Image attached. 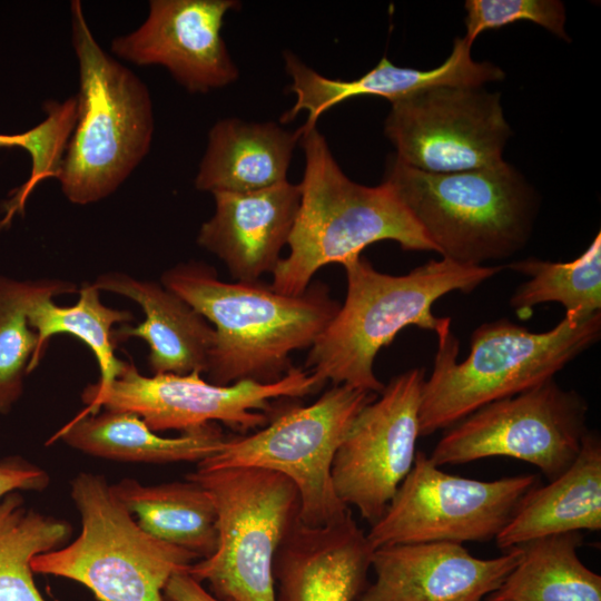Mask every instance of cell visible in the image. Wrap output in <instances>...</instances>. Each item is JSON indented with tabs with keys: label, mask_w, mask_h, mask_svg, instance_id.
Masks as SVG:
<instances>
[{
	"label": "cell",
	"mask_w": 601,
	"mask_h": 601,
	"mask_svg": "<svg viewBox=\"0 0 601 601\" xmlns=\"http://www.w3.org/2000/svg\"><path fill=\"white\" fill-rule=\"evenodd\" d=\"M161 284L214 325L206 373L208 382L223 386L280 380L292 367L290 353L311 347L341 307L322 282L288 296L260 280H220L199 262L168 269Z\"/></svg>",
	"instance_id": "1"
},
{
	"label": "cell",
	"mask_w": 601,
	"mask_h": 601,
	"mask_svg": "<svg viewBox=\"0 0 601 601\" xmlns=\"http://www.w3.org/2000/svg\"><path fill=\"white\" fill-rule=\"evenodd\" d=\"M343 266L345 302L309 347L305 367L317 375L322 387L331 381L377 395L385 386L374 373L381 348L408 326L442 336L451 329V318L435 316L433 304L452 292L472 293L505 269L441 258L395 276L378 272L362 256Z\"/></svg>",
	"instance_id": "2"
},
{
	"label": "cell",
	"mask_w": 601,
	"mask_h": 601,
	"mask_svg": "<svg viewBox=\"0 0 601 601\" xmlns=\"http://www.w3.org/2000/svg\"><path fill=\"white\" fill-rule=\"evenodd\" d=\"M305 156L300 203L288 239L289 253L273 274L270 286L297 296L314 274L329 264L345 265L380 240L405 250H433L414 217L385 184L368 187L351 180L333 157L316 126L297 129Z\"/></svg>",
	"instance_id": "3"
},
{
	"label": "cell",
	"mask_w": 601,
	"mask_h": 601,
	"mask_svg": "<svg viewBox=\"0 0 601 601\" xmlns=\"http://www.w3.org/2000/svg\"><path fill=\"white\" fill-rule=\"evenodd\" d=\"M600 338L601 312L584 318L565 315L541 333L501 318L473 331L469 355L459 362L460 343L450 329L437 337L433 370L422 387L420 436L554 378Z\"/></svg>",
	"instance_id": "4"
},
{
	"label": "cell",
	"mask_w": 601,
	"mask_h": 601,
	"mask_svg": "<svg viewBox=\"0 0 601 601\" xmlns=\"http://www.w3.org/2000/svg\"><path fill=\"white\" fill-rule=\"evenodd\" d=\"M78 116L59 174L62 194L89 205L114 194L148 155L155 131L146 83L97 41L82 3H70Z\"/></svg>",
	"instance_id": "5"
},
{
	"label": "cell",
	"mask_w": 601,
	"mask_h": 601,
	"mask_svg": "<svg viewBox=\"0 0 601 601\" xmlns=\"http://www.w3.org/2000/svg\"><path fill=\"white\" fill-rule=\"evenodd\" d=\"M383 184L442 258L469 266L503 260L523 249L540 205L534 188L504 160L481 169L432 174L392 156Z\"/></svg>",
	"instance_id": "6"
},
{
	"label": "cell",
	"mask_w": 601,
	"mask_h": 601,
	"mask_svg": "<svg viewBox=\"0 0 601 601\" xmlns=\"http://www.w3.org/2000/svg\"><path fill=\"white\" fill-rule=\"evenodd\" d=\"M70 495L80 515V533L75 541L35 556L33 573L81 583L98 601H164L168 580L199 560L141 529L105 476L78 473Z\"/></svg>",
	"instance_id": "7"
},
{
	"label": "cell",
	"mask_w": 601,
	"mask_h": 601,
	"mask_svg": "<svg viewBox=\"0 0 601 601\" xmlns=\"http://www.w3.org/2000/svg\"><path fill=\"white\" fill-rule=\"evenodd\" d=\"M186 479L200 484L217 511L218 545L186 570L229 601H276L274 560L300 521V496L285 475L267 469L197 467Z\"/></svg>",
	"instance_id": "8"
},
{
	"label": "cell",
	"mask_w": 601,
	"mask_h": 601,
	"mask_svg": "<svg viewBox=\"0 0 601 601\" xmlns=\"http://www.w3.org/2000/svg\"><path fill=\"white\" fill-rule=\"evenodd\" d=\"M376 396L345 384L334 385L314 403L284 411L253 434L233 435L197 467L252 466L278 472L299 492L300 522L326 525L351 510L333 486L335 453L356 415Z\"/></svg>",
	"instance_id": "9"
},
{
	"label": "cell",
	"mask_w": 601,
	"mask_h": 601,
	"mask_svg": "<svg viewBox=\"0 0 601 601\" xmlns=\"http://www.w3.org/2000/svg\"><path fill=\"white\" fill-rule=\"evenodd\" d=\"M321 388L315 373L294 366L273 383L242 381L223 386L205 381L198 372L145 376L126 362L110 384L95 383L83 390L86 408L80 414L100 408L131 412L157 433L221 423L243 435L270 421L273 401L304 397Z\"/></svg>",
	"instance_id": "10"
},
{
	"label": "cell",
	"mask_w": 601,
	"mask_h": 601,
	"mask_svg": "<svg viewBox=\"0 0 601 601\" xmlns=\"http://www.w3.org/2000/svg\"><path fill=\"white\" fill-rule=\"evenodd\" d=\"M589 406L554 378L492 402L446 428L428 459L437 466L508 456L536 466L549 481L575 460Z\"/></svg>",
	"instance_id": "11"
},
{
	"label": "cell",
	"mask_w": 601,
	"mask_h": 601,
	"mask_svg": "<svg viewBox=\"0 0 601 601\" xmlns=\"http://www.w3.org/2000/svg\"><path fill=\"white\" fill-rule=\"evenodd\" d=\"M536 474L482 481L449 474L422 451L366 536L375 550L404 543L487 542L508 524Z\"/></svg>",
	"instance_id": "12"
},
{
	"label": "cell",
	"mask_w": 601,
	"mask_h": 601,
	"mask_svg": "<svg viewBox=\"0 0 601 601\" xmlns=\"http://www.w3.org/2000/svg\"><path fill=\"white\" fill-rule=\"evenodd\" d=\"M384 132L406 166L450 174L502 162L511 128L499 92L439 86L392 101Z\"/></svg>",
	"instance_id": "13"
},
{
	"label": "cell",
	"mask_w": 601,
	"mask_h": 601,
	"mask_svg": "<svg viewBox=\"0 0 601 601\" xmlns=\"http://www.w3.org/2000/svg\"><path fill=\"white\" fill-rule=\"evenodd\" d=\"M424 381L422 367L391 378L356 415L335 453L334 490L371 525L383 515L414 464Z\"/></svg>",
	"instance_id": "14"
},
{
	"label": "cell",
	"mask_w": 601,
	"mask_h": 601,
	"mask_svg": "<svg viewBox=\"0 0 601 601\" xmlns=\"http://www.w3.org/2000/svg\"><path fill=\"white\" fill-rule=\"evenodd\" d=\"M237 0H151L145 21L111 40L114 57L132 65L160 66L190 93L234 83L239 70L221 36Z\"/></svg>",
	"instance_id": "15"
},
{
	"label": "cell",
	"mask_w": 601,
	"mask_h": 601,
	"mask_svg": "<svg viewBox=\"0 0 601 601\" xmlns=\"http://www.w3.org/2000/svg\"><path fill=\"white\" fill-rule=\"evenodd\" d=\"M522 555L521 545L500 556H473L463 544L423 542L375 549V580L357 601H482Z\"/></svg>",
	"instance_id": "16"
},
{
	"label": "cell",
	"mask_w": 601,
	"mask_h": 601,
	"mask_svg": "<svg viewBox=\"0 0 601 601\" xmlns=\"http://www.w3.org/2000/svg\"><path fill=\"white\" fill-rule=\"evenodd\" d=\"M373 551L351 510L322 526L299 521L275 555V600L357 601L368 584Z\"/></svg>",
	"instance_id": "17"
},
{
	"label": "cell",
	"mask_w": 601,
	"mask_h": 601,
	"mask_svg": "<svg viewBox=\"0 0 601 601\" xmlns=\"http://www.w3.org/2000/svg\"><path fill=\"white\" fill-rule=\"evenodd\" d=\"M215 213L198 233L200 247L223 260L237 282L273 273L288 244L300 186L288 180L245 193L214 194Z\"/></svg>",
	"instance_id": "18"
},
{
	"label": "cell",
	"mask_w": 601,
	"mask_h": 601,
	"mask_svg": "<svg viewBox=\"0 0 601 601\" xmlns=\"http://www.w3.org/2000/svg\"><path fill=\"white\" fill-rule=\"evenodd\" d=\"M472 46L456 38L447 59L431 70H418L393 65L386 57L365 75L353 79H332L308 67L292 51L283 52L285 69L292 79L294 106L282 116L292 121L300 111L307 112L305 126H317L318 118L332 107L359 96H378L391 102L414 92L439 86L483 87L505 77L503 70L487 61L471 57Z\"/></svg>",
	"instance_id": "19"
},
{
	"label": "cell",
	"mask_w": 601,
	"mask_h": 601,
	"mask_svg": "<svg viewBox=\"0 0 601 601\" xmlns=\"http://www.w3.org/2000/svg\"><path fill=\"white\" fill-rule=\"evenodd\" d=\"M92 284L140 305L144 322L114 329V338L144 339L149 346L148 363L154 375L207 372L215 329L187 302L162 284L122 273L101 274Z\"/></svg>",
	"instance_id": "20"
},
{
	"label": "cell",
	"mask_w": 601,
	"mask_h": 601,
	"mask_svg": "<svg viewBox=\"0 0 601 601\" xmlns=\"http://www.w3.org/2000/svg\"><path fill=\"white\" fill-rule=\"evenodd\" d=\"M601 530V439L589 431L572 464L549 484L533 487L496 535L506 551L532 540Z\"/></svg>",
	"instance_id": "21"
},
{
	"label": "cell",
	"mask_w": 601,
	"mask_h": 601,
	"mask_svg": "<svg viewBox=\"0 0 601 601\" xmlns=\"http://www.w3.org/2000/svg\"><path fill=\"white\" fill-rule=\"evenodd\" d=\"M298 131L273 121L224 118L208 132L195 187L210 193H245L287 180Z\"/></svg>",
	"instance_id": "22"
},
{
	"label": "cell",
	"mask_w": 601,
	"mask_h": 601,
	"mask_svg": "<svg viewBox=\"0 0 601 601\" xmlns=\"http://www.w3.org/2000/svg\"><path fill=\"white\" fill-rule=\"evenodd\" d=\"M217 423L165 437L150 430L137 414L105 410L79 414L55 435L85 454L129 463H199L230 440Z\"/></svg>",
	"instance_id": "23"
},
{
	"label": "cell",
	"mask_w": 601,
	"mask_h": 601,
	"mask_svg": "<svg viewBox=\"0 0 601 601\" xmlns=\"http://www.w3.org/2000/svg\"><path fill=\"white\" fill-rule=\"evenodd\" d=\"M110 486L140 528L156 539L187 550L199 560L217 550L216 506L197 482L186 479L146 485L122 479Z\"/></svg>",
	"instance_id": "24"
},
{
	"label": "cell",
	"mask_w": 601,
	"mask_h": 601,
	"mask_svg": "<svg viewBox=\"0 0 601 601\" xmlns=\"http://www.w3.org/2000/svg\"><path fill=\"white\" fill-rule=\"evenodd\" d=\"M581 532L532 540L486 601H601V575L578 555Z\"/></svg>",
	"instance_id": "25"
},
{
	"label": "cell",
	"mask_w": 601,
	"mask_h": 601,
	"mask_svg": "<svg viewBox=\"0 0 601 601\" xmlns=\"http://www.w3.org/2000/svg\"><path fill=\"white\" fill-rule=\"evenodd\" d=\"M53 293L37 297L28 309V322L37 333V348L29 362L27 373L40 363L48 341L57 334H69L82 341L93 353L99 370L98 385L110 384L122 371L125 363L115 355L112 326L132 319L127 311L115 309L100 302L99 289L85 283L79 299L72 306L53 303Z\"/></svg>",
	"instance_id": "26"
},
{
	"label": "cell",
	"mask_w": 601,
	"mask_h": 601,
	"mask_svg": "<svg viewBox=\"0 0 601 601\" xmlns=\"http://www.w3.org/2000/svg\"><path fill=\"white\" fill-rule=\"evenodd\" d=\"M504 267L529 277L510 298V306L520 319H529L534 306L551 302L561 304L565 315L579 318L601 312L600 231L580 257L571 262L529 257Z\"/></svg>",
	"instance_id": "27"
},
{
	"label": "cell",
	"mask_w": 601,
	"mask_h": 601,
	"mask_svg": "<svg viewBox=\"0 0 601 601\" xmlns=\"http://www.w3.org/2000/svg\"><path fill=\"white\" fill-rule=\"evenodd\" d=\"M65 520L26 506L18 492L0 500V601H46L31 569L35 556L61 548L70 538Z\"/></svg>",
	"instance_id": "28"
},
{
	"label": "cell",
	"mask_w": 601,
	"mask_h": 601,
	"mask_svg": "<svg viewBox=\"0 0 601 601\" xmlns=\"http://www.w3.org/2000/svg\"><path fill=\"white\" fill-rule=\"evenodd\" d=\"M76 292L63 280H16L0 275V413L7 414L23 391V378L37 348L38 336L28 322V309L42 294Z\"/></svg>",
	"instance_id": "29"
},
{
	"label": "cell",
	"mask_w": 601,
	"mask_h": 601,
	"mask_svg": "<svg viewBox=\"0 0 601 601\" xmlns=\"http://www.w3.org/2000/svg\"><path fill=\"white\" fill-rule=\"evenodd\" d=\"M43 108L46 118L36 127L21 134H0V148H22L30 156V176L21 185L27 195L45 179L57 178L77 121V105L72 98L46 101Z\"/></svg>",
	"instance_id": "30"
},
{
	"label": "cell",
	"mask_w": 601,
	"mask_h": 601,
	"mask_svg": "<svg viewBox=\"0 0 601 601\" xmlns=\"http://www.w3.org/2000/svg\"><path fill=\"white\" fill-rule=\"evenodd\" d=\"M464 39L473 45L485 30L496 29L516 21H531L559 38L570 41L565 32V8L558 0H467L465 1Z\"/></svg>",
	"instance_id": "31"
},
{
	"label": "cell",
	"mask_w": 601,
	"mask_h": 601,
	"mask_svg": "<svg viewBox=\"0 0 601 601\" xmlns=\"http://www.w3.org/2000/svg\"><path fill=\"white\" fill-rule=\"evenodd\" d=\"M50 483L49 474L21 456L0 460V500L17 491H42Z\"/></svg>",
	"instance_id": "32"
},
{
	"label": "cell",
	"mask_w": 601,
	"mask_h": 601,
	"mask_svg": "<svg viewBox=\"0 0 601 601\" xmlns=\"http://www.w3.org/2000/svg\"><path fill=\"white\" fill-rule=\"evenodd\" d=\"M164 601H229L215 597L187 571L174 574L162 590Z\"/></svg>",
	"instance_id": "33"
}]
</instances>
